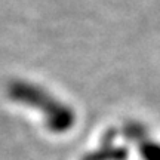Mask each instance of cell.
<instances>
[{"label": "cell", "instance_id": "cell-1", "mask_svg": "<svg viewBox=\"0 0 160 160\" xmlns=\"http://www.w3.org/2000/svg\"><path fill=\"white\" fill-rule=\"evenodd\" d=\"M8 97L19 105L36 110L45 122L48 131L57 135L70 132L77 122L74 108L55 97L43 86L25 79H15L8 85Z\"/></svg>", "mask_w": 160, "mask_h": 160}, {"label": "cell", "instance_id": "cell-2", "mask_svg": "<svg viewBox=\"0 0 160 160\" xmlns=\"http://www.w3.org/2000/svg\"><path fill=\"white\" fill-rule=\"evenodd\" d=\"M122 132L135 147L141 160H160V139L153 137L145 125L139 122H128Z\"/></svg>", "mask_w": 160, "mask_h": 160}, {"label": "cell", "instance_id": "cell-3", "mask_svg": "<svg viewBox=\"0 0 160 160\" xmlns=\"http://www.w3.org/2000/svg\"><path fill=\"white\" fill-rule=\"evenodd\" d=\"M82 160H95V159L92 157V154H91V153H86V154L83 156V157H82Z\"/></svg>", "mask_w": 160, "mask_h": 160}]
</instances>
